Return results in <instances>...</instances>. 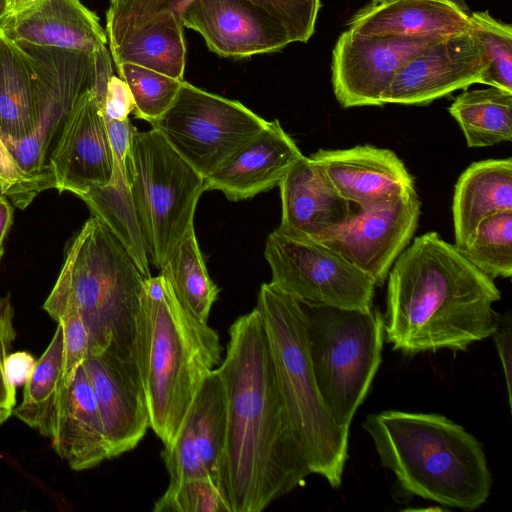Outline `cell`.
<instances>
[{
    "instance_id": "5",
    "label": "cell",
    "mask_w": 512,
    "mask_h": 512,
    "mask_svg": "<svg viewBox=\"0 0 512 512\" xmlns=\"http://www.w3.org/2000/svg\"><path fill=\"white\" fill-rule=\"evenodd\" d=\"M144 280L122 243L92 214L69 245L43 308L56 321L66 312L78 314L90 348L113 347L133 356Z\"/></svg>"
},
{
    "instance_id": "47",
    "label": "cell",
    "mask_w": 512,
    "mask_h": 512,
    "mask_svg": "<svg viewBox=\"0 0 512 512\" xmlns=\"http://www.w3.org/2000/svg\"><path fill=\"white\" fill-rule=\"evenodd\" d=\"M110 1V4H114L116 3L118 0H109Z\"/></svg>"
},
{
    "instance_id": "19",
    "label": "cell",
    "mask_w": 512,
    "mask_h": 512,
    "mask_svg": "<svg viewBox=\"0 0 512 512\" xmlns=\"http://www.w3.org/2000/svg\"><path fill=\"white\" fill-rule=\"evenodd\" d=\"M303 156L278 119L267 125L204 178L206 190L221 191L230 201L252 198L278 186Z\"/></svg>"
},
{
    "instance_id": "31",
    "label": "cell",
    "mask_w": 512,
    "mask_h": 512,
    "mask_svg": "<svg viewBox=\"0 0 512 512\" xmlns=\"http://www.w3.org/2000/svg\"><path fill=\"white\" fill-rule=\"evenodd\" d=\"M448 110L459 124L468 147L512 140V92L492 86L464 91Z\"/></svg>"
},
{
    "instance_id": "20",
    "label": "cell",
    "mask_w": 512,
    "mask_h": 512,
    "mask_svg": "<svg viewBox=\"0 0 512 512\" xmlns=\"http://www.w3.org/2000/svg\"><path fill=\"white\" fill-rule=\"evenodd\" d=\"M323 168L342 198L359 208L397 197L414 178L392 150L371 145L320 149L310 155Z\"/></svg>"
},
{
    "instance_id": "32",
    "label": "cell",
    "mask_w": 512,
    "mask_h": 512,
    "mask_svg": "<svg viewBox=\"0 0 512 512\" xmlns=\"http://www.w3.org/2000/svg\"><path fill=\"white\" fill-rule=\"evenodd\" d=\"M179 303L199 321L207 323L219 289L211 280L192 226L161 268Z\"/></svg>"
},
{
    "instance_id": "49",
    "label": "cell",
    "mask_w": 512,
    "mask_h": 512,
    "mask_svg": "<svg viewBox=\"0 0 512 512\" xmlns=\"http://www.w3.org/2000/svg\"><path fill=\"white\" fill-rule=\"evenodd\" d=\"M6 2V11H7V6H8V3H9V0H5Z\"/></svg>"
},
{
    "instance_id": "6",
    "label": "cell",
    "mask_w": 512,
    "mask_h": 512,
    "mask_svg": "<svg viewBox=\"0 0 512 512\" xmlns=\"http://www.w3.org/2000/svg\"><path fill=\"white\" fill-rule=\"evenodd\" d=\"M255 308L263 320L280 394L309 469L332 488H339L349 428L336 423L320 395L302 306L269 282L261 285Z\"/></svg>"
},
{
    "instance_id": "40",
    "label": "cell",
    "mask_w": 512,
    "mask_h": 512,
    "mask_svg": "<svg viewBox=\"0 0 512 512\" xmlns=\"http://www.w3.org/2000/svg\"><path fill=\"white\" fill-rule=\"evenodd\" d=\"M134 110V99L127 83L112 75L108 82L103 107L104 118L122 121Z\"/></svg>"
},
{
    "instance_id": "15",
    "label": "cell",
    "mask_w": 512,
    "mask_h": 512,
    "mask_svg": "<svg viewBox=\"0 0 512 512\" xmlns=\"http://www.w3.org/2000/svg\"><path fill=\"white\" fill-rule=\"evenodd\" d=\"M485 70L483 49L470 29L443 37L400 68L383 102L427 105L455 90L481 83Z\"/></svg>"
},
{
    "instance_id": "2",
    "label": "cell",
    "mask_w": 512,
    "mask_h": 512,
    "mask_svg": "<svg viewBox=\"0 0 512 512\" xmlns=\"http://www.w3.org/2000/svg\"><path fill=\"white\" fill-rule=\"evenodd\" d=\"M385 338L406 355L453 352L494 334L501 298L494 279L437 232L416 237L387 277Z\"/></svg>"
},
{
    "instance_id": "18",
    "label": "cell",
    "mask_w": 512,
    "mask_h": 512,
    "mask_svg": "<svg viewBox=\"0 0 512 512\" xmlns=\"http://www.w3.org/2000/svg\"><path fill=\"white\" fill-rule=\"evenodd\" d=\"M113 165L103 113L91 89L67 118L50 153L48 167L54 188L80 197L91 187L108 184Z\"/></svg>"
},
{
    "instance_id": "45",
    "label": "cell",
    "mask_w": 512,
    "mask_h": 512,
    "mask_svg": "<svg viewBox=\"0 0 512 512\" xmlns=\"http://www.w3.org/2000/svg\"><path fill=\"white\" fill-rule=\"evenodd\" d=\"M388 1H390V0H371V4L376 5V4H381V3L388 2ZM437 1H441V2H445L447 4H450L468 16L471 13L465 0H437Z\"/></svg>"
},
{
    "instance_id": "14",
    "label": "cell",
    "mask_w": 512,
    "mask_h": 512,
    "mask_svg": "<svg viewBox=\"0 0 512 512\" xmlns=\"http://www.w3.org/2000/svg\"><path fill=\"white\" fill-rule=\"evenodd\" d=\"M97 400L110 459L134 449L150 427L142 381L130 354L90 348L83 361Z\"/></svg>"
},
{
    "instance_id": "10",
    "label": "cell",
    "mask_w": 512,
    "mask_h": 512,
    "mask_svg": "<svg viewBox=\"0 0 512 512\" xmlns=\"http://www.w3.org/2000/svg\"><path fill=\"white\" fill-rule=\"evenodd\" d=\"M267 123L240 101L183 80L170 107L151 126L205 178Z\"/></svg>"
},
{
    "instance_id": "23",
    "label": "cell",
    "mask_w": 512,
    "mask_h": 512,
    "mask_svg": "<svg viewBox=\"0 0 512 512\" xmlns=\"http://www.w3.org/2000/svg\"><path fill=\"white\" fill-rule=\"evenodd\" d=\"M104 117V116H103ZM113 151V173L108 184L91 187L79 198L118 238L145 277H151L149 258L138 224L128 179L127 155L136 129L129 118H104Z\"/></svg>"
},
{
    "instance_id": "48",
    "label": "cell",
    "mask_w": 512,
    "mask_h": 512,
    "mask_svg": "<svg viewBox=\"0 0 512 512\" xmlns=\"http://www.w3.org/2000/svg\"><path fill=\"white\" fill-rule=\"evenodd\" d=\"M3 252H4V251H0V261H1V258H2V256H3Z\"/></svg>"
},
{
    "instance_id": "37",
    "label": "cell",
    "mask_w": 512,
    "mask_h": 512,
    "mask_svg": "<svg viewBox=\"0 0 512 512\" xmlns=\"http://www.w3.org/2000/svg\"><path fill=\"white\" fill-rule=\"evenodd\" d=\"M50 188V183L26 172L0 138V195L17 208L25 209L39 193Z\"/></svg>"
},
{
    "instance_id": "28",
    "label": "cell",
    "mask_w": 512,
    "mask_h": 512,
    "mask_svg": "<svg viewBox=\"0 0 512 512\" xmlns=\"http://www.w3.org/2000/svg\"><path fill=\"white\" fill-rule=\"evenodd\" d=\"M181 18L166 14L109 45L115 66L138 65L183 80L186 45Z\"/></svg>"
},
{
    "instance_id": "39",
    "label": "cell",
    "mask_w": 512,
    "mask_h": 512,
    "mask_svg": "<svg viewBox=\"0 0 512 512\" xmlns=\"http://www.w3.org/2000/svg\"><path fill=\"white\" fill-rule=\"evenodd\" d=\"M16 333L13 327V308L8 297L0 296V424L13 413L16 387L6 375V360Z\"/></svg>"
},
{
    "instance_id": "9",
    "label": "cell",
    "mask_w": 512,
    "mask_h": 512,
    "mask_svg": "<svg viewBox=\"0 0 512 512\" xmlns=\"http://www.w3.org/2000/svg\"><path fill=\"white\" fill-rule=\"evenodd\" d=\"M14 42V41H13ZM33 76L35 121L20 141H3L19 165L54 188L48 161L57 138L81 97L112 69L107 48L87 53L15 42Z\"/></svg>"
},
{
    "instance_id": "16",
    "label": "cell",
    "mask_w": 512,
    "mask_h": 512,
    "mask_svg": "<svg viewBox=\"0 0 512 512\" xmlns=\"http://www.w3.org/2000/svg\"><path fill=\"white\" fill-rule=\"evenodd\" d=\"M181 21L213 53L233 59L280 51L292 43L284 25L250 0H192Z\"/></svg>"
},
{
    "instance_id": "22",
    "label": "cell",
    "mask_w": 512,
    "mask_h": 512,
    "mask_svg": "<svg viewBox=\"0 0 512 512\" xmlns=\"http://www.w3.org/2000/svg\"><path fill=\"white\" fill-rule=\"evenodd\" d=\"M12 41L40 47L96 53L107 48L97 14L80 0H43L0 22Z\"/></svg>"
},
{
    "instance_id": "43",
    "label": "cell",
    "mask_w": 512,
    "mask_h": 512,
    "mask_svg": "<svg viewBox=\"0 0 512 512\" xmlns=\"http://www.w3.org/2000/svg\"><path fill=\"white\" fill-rule=\"evenodd\" d=\"M13 220V208L4 195H0V251L3 249L4 238Z\"/></svg>"
},
{
    "instance_id": "24",
    "label": "cell",
    "mask_w": 512,
    "mask_h": 512,
    "mask_svg": "<svg viewBox=\"0 0 512 512\" xmlns=\"http://www.w3.org/2000/svg\"><path fill=\"white\" fill-rule=\"evenodd\" d=\"M51 441L55 452L75 471L110 459L97 400L83 363L66 387Z\"/></svg>"
},
{
    "instance_id": "13",
    "label": "cell",
    "mask_w": 512,
    "mask_h": 512,
    "mask_svg": "<svg viewBox=\"0 0 512 512\" xmlns=\"http://www.w3.org/2000/svg\"><path fill=\"white\" fill-rule=\"evenodd\" d=\"M441 38L360 36L344 31L332 52V85L344 108L382 106L400 68Z\"/></svg>"
},
{
    "instance_id": "17",
    "label": "cell",
    "mask_w": 512,
    "mask_h": 512,
    "mask_svg": "<svg viewBox=\"0 0 512 512\" xmlns=\"http://www.w3.org/2000/svg\"><path fill=\"white\" fill-rule=\"evenodd\" d=\"M226 428V391L217 367L199 387L175 441L164 447L169 482L208 477L220 484Z\"/></svg>"
},
{
    "instance_id": "30",
    "label": "cell",
    "mask_w": 512,
    "mask_h": 512,
    "mask_svg": "<svg viewBox=\"0 0 512 512\" xmlns=\"http://www.w3.org/2000/svg\"><path fill=\"white\" fill-rule=\"evenodd\" d=\"M34 85L30 66L0 30V138L20 141L34 128Z\"/></svg>"
},
{
    "instance_id": "44",
    "label": "cell",
    "mask_w": 512,
    "mask_h": 512,
    "mask_svg": "<svg viewBox=\"0 0 512 512\" xmlns=\"http://www.w3.org/2000/svg\"><path fill=\"white\" fill-rule=\"evenodd\" d=\"M41 1L43 0H9L5 18L19 14L22 11L37 5Z\"/></svg>"
},
{
    "instance_id": "35",
    "label": "cell",
    "mask_w": 512,
    "mask_h": 512,
    "mask_svg": "<svg viewBox=\"0 0 512 512\" xmlns=\"http://www.w3.org/2000/svg\"><path fill=\"white\" fill-rule=\"evenodd\" d=\"M116 69L132 93V113L150 124L170 107L183 81L131 63L119 64Z\"/></svg>"
},
{
    "instance_id": "27",
    "label": "cell",
    "mask_w": 512,
    "mask_h": 512,
    "mask_svg": "<svg viewBox=\"0 0 512 512\" xmlns=\"http://www.w3.org/2000/svg\"><path fill=\"white\" fill-rule=\"evenodd\" d=\"M503 211H512V159L472 163L454 189V245L462 250L485 218Z\"/></svg>"
},
{
    "instance_id": "25",
    "label": "cell",
    "mask_w": 512,
    "mask_h": 512,
    "mask_svg": "<svg viewBox=\"0 0 512 512\" xmlns=\"http://www.w3.org/2000/svg\"><path fill=\"white\" fill-rule=\"evenodd\" d=\"M471 27L468 15L437 0H390L370 4L349 22L360 36L443 38Z\"/></svg>"
},
{
    "instance_id": "33",
    "label": "cell",
    "mask_w": 512,
    "mask_h": 512,
    "mask_svg": "<svg viewBox=\"0 0 512 512\" xmlns=\"http://www.w3.org/2000/svg\"><path fill=\"white\" fill-rule=\"evenodd\" d=\"M465 257L492 279L512 275V211L485 218L461 250Z\"/></svg>"
},
{
    "instance_id": "34",
    "label": "cell",
    "mask_w": 512,
    "mask_h": 512,
    "mask_svg": "<svg viewBox=\"0 0 512 512\" xmlns=\"http://www.w3.org/2000/svg\"><path fill=\"white\" fill-rule=\"evenodd\" d=\"M470 30L481 44L486 60L481 84L512 92V27L489 11L471 12Z\"/></svg>"
},
{
    "instance_id": "11",
    "label": "cell",
    "mask_w": 512,
    "mask_h": 512,
    "mask_svg": "<svg viewBox=\"0 0 512 512\" xmlns=\"http://www.w3.org/2000/svg\"><path fill=\"white\" fill-rule=\"evenodd\" d=\"M264 256L271 283L299 301L368 312L374 280L325 243L279 226L267 237Z\"/></svg>"
},
{
    "instance_id": "26",
    "label": "cell",
    "mask_w": 512,
    "mask_h": 512,
    "mask_svg": "<svg viewBox=\"0 0 512 512\" xmlns=\"http://www.w3.org/2000/svg\"><path fill=\"white\" fill-rule=\"evenodd\" d=\"M192 0H118L106 11L108 46L125 35L173 14L181 18ZM263 7L287 29L293 42H307L314 34L321 0H250Z\"/></svg>"
},
{
    "instance_id": "12",
    "label": "cell",
    "mask_w": 512,
    "mask_h": 512,
    "mask_svg": "<svg viewBox=\"0 0 512 512\" xmlns=\"http://www.w3.org/2000/svg\"><path fill=\"white\" fill-rule=\"evenodd\" d=\"M421 202L415 187L392 199L359 208L321 240L381 286L417 230Z\"/></svg>"
},
{
    "instance_id": "8",
    "label": "cell",
    "mask_w": 512,
    "mask_h": 512,
    "mask_svg": "<svg viewBox=\"0 0 512 512\" xmlns=\"http://www.w3.org/2000/svg\"><path fill=\"white\" fill-rule=\"evenodd\" d=\"M127 170L149 262L161 270L194 226L197 203L205 191L204 178L153 127L134 130Z\"/></svg>"
},
{
    "instance_id": "21",
    "label": "cell",
    "mask_w": 512,
    "mask_h": 512,
    "mask_svg": "<svg viewBox=\"0 0 512 512\" xmlns=\"http://www.w3.org/2000/svg\"><path fill=\"white\" fill-rule=\"evenodd\" d=\"M283 230L321 241L351 216L350 203L340 196L323 168L302 156L279 183Z\"/></svg>"
},
{
    "instance_id": "1",
    "label": "cell",
    "mask_w": 512,
    "mask_h": 512,
    "mask_svg": "<svg viewBox=\"0 0 512 512\" xmlns=\"http://www.w3.org/2000/svg\"><path fill=\"white\" fill-rule=\"evenodd\" d=\"M218 369L227 401L220 484L231 512H260L312 473L288 418L256 308L230 326Z\"/></svg>"
},
{
    "instance_id": "38",
    "label": "cell",
    "mask_w": 512,
    "mask_h": 512,
    "mask_svg": "<svg viewBox=\"0 0 512 512\" xmlns=\"http://www.w3.org/2000/svg\"><path fill=\"white\" fill-rule=\"evenodd\" d=\"M63 329V382L69 385L90 349V337L81 318L66 312L58 320Z\"/></svg>"
},
{
    "instance_id": "7",
    "label": "cell",
    "mask_w": 512,
    "mask_h": 512,
    "mask_svg": "<svg viewBox=\"0 0 512 512\" xmlns=\"http://www.w3.org/2000/svg\"><path fill=\"white\" fill-rule=\"evenodd\" d=\"M316 383L329 413L349 428L382 361L384 317L299 301Z\"/></svg>"
},
{
    "instance_id": "41",
    "label": "cell",
    "mask_w": 512,
    "mask_h": 512,
    "mask_svg": "<svg viewBox=\"0 0 512 512\" xmlns=\"http://www.w3.org/2000/svg\"><path fill=\"white\" fill-rule=\"evenodd\" d=\"M496 344L499 359L503 368L509 407H512V320L507 313L499 322L492 335Z\"/></svg>"
},
{
    "instance_id": "36",
    "label": "cell",
    "mask_w": 512,
    "mask_h": 512,
    "mask_svg": "<svg viewBox=\"0 0 512 512\" xmlns=\"http://www.w3.org/2000/svg\"><path fill=\"white\" fill-rule=\"evenodd\" d=\"M153 512H231L220 484L208 477L169 482Z\"/></svg>"
},
{
    "instance_id": "4",
    "label": "cell",
    "mask_w": 512,
    "mask_h": 512,
    "mask_svg": "<svg viewBox=\"0 0 512 512\" xmlns=\"http://www.w3.org/2000/svg\"><path fill=\"white\" fill-rule=\"evenodd\" d=\"M362 427L406 492L465 511L488 499L492 476L483 447L447 417L387 410L368 415Z\"/></svg>"
},
{
    "instance_id": "3",
    "label": "cell",
    "mask_w": 512,
    "mask_h": 512,
    "mask_svg": "<svg viewBox=\"0 0 512 512\" xmlns=\"http://www.w3.org/2000/svg\"><path fill=\"white\" fill-rule=\"evenodd\" d=\"M221 352L218 333L183 308L163 275L145 278L133 357L150 428L164 447L175 441L203 380L220 365Z\"/></svg>"
},
{
    "instance_id": "29",
    "label": "cell",
    "mask_w": 512,
    "mask_h": 512,
    "mask_svg": "<svg viewBox=\"0 0 512 512\" xmlns=\"http://www.w3.org/2000/svg\"><path fill=\"white\" fill-rule=\"evenodd\" d=\"M15 416L40 434L52 439L66 391L63 382V329L60 324L31 375Z\"/></svg>"
},
{
    "instance_id": "46",
    "label": "cell",
    "mask_w": 512,
    "mask_h": 512,
    "mask_svg": "<svg viewBox=\"0 0 512 512\" xmlns=\"http://www.w3.org/2000/svg\"><path fill=\"white\" fill-rule=\"evenodd\" d=\"M6 15V2L5 0H0V22L5 18Z\"/></svg>"
},
{
    "instance_id": "42",
    "label": "cell",
    "mask_w": 512,
    "mask_h": 512,
    "mask_svg": "<svg viewBox=\"0 0 512 512\" xmlns=\"http://www.w3.org/2000/svg\"><path fill=\"white\" fill-rule=\"evenodd\" d=\"M36 361L27 352H16L8 355L6 360V375L14 387L25 384L32 373Z\"/></svg>"
}]
</instances>
